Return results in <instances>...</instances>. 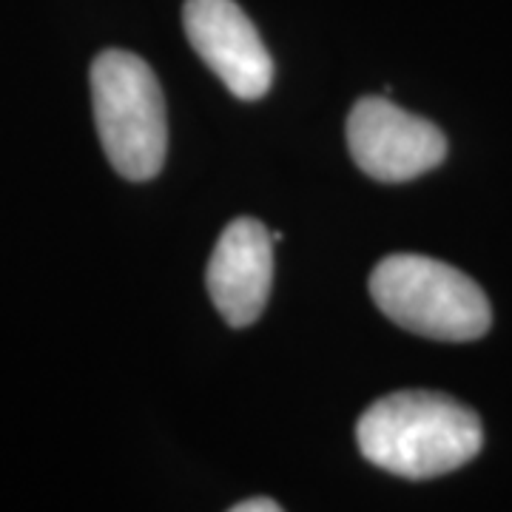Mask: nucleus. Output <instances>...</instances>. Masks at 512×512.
<instances>
[{
	"instance_id": "obj_1",
	"label": "nucleus",
	"mask_w": 512,
	"mask_h": 512,
	"mask_svg": "<svg viewBox=\"0 0 512 512\" xmlns=\"http://www.w3.org/2000/svg\"><path fill=\"white\" fill-rule=\"evenodd\" d=\"M362 456L413 481L444 476L473 461L484 427L467 404L430 390H399L370 404L356 424Z\"/></svg>"
},
{
	"instance_id": "obj_2",
	"label": "nucleus",
	"mask_w": 512,
	"mask_h": 512,
	"mask_svg": "<svg viewBox=\"0 0 512 512\" xmlns=\"http://www.w3.org/2000/svg\"><path fill=\"white\" fill-rule=\"evenodd\" d=\"M370 293L387 319L427 339L473 342L493 325L487 293L433 256H384L370 274Z\"/></svg>"
},
{
	"instance_id": "obj_6",
	"label": "nucleus",
	"mask_w": 512,
	"mask_h": 512,
	"mask_svg": "<svg viewBox=\"0 0 512 512\" xmlns=\"http://www.w3.org/2000/svg\"><path fill=\"white\" fill-rule=\"evenodd\" d=\"M274 282V237L259 220L239 217L208 259V293L231 328H245L265 311Z\"/></svg>"
},
{
	"instance_id": "obj_5",
	"label": "nucleus",
	"mask_w": 512,
	"mask_h": 512,
	"mask_svg": "<svg viewBox=\"0 0 512 512\" xmlns=\"http://www.w3.org/2000/svg\"><path fill=\"white\" fill-rule=\"evenodd\" d=\"M185 35L205 66L239 100H259L274 83V60L237 0H185Z\"/></svg>"
},
{
	"instance_id": "obj_7",
	"label": "nucleus",
	"mask_w": 512,
	"mask_h": 512,
	"mask_svg": "<svg viewBox=\"0 0 512 512\" xmlns=\"http://www.w3.org/2000/svg\"><path fill=\"white\" fill-rule=\"evenodd\" d=\"M228 512H282V507L276 501H271V498H248V501L231 507Z\"/></svg>"
},
{
	"instance_id": "obj_4",
	"label": "nucleus",
	"mask_w": 512,
	"mask_h": 512,
	"mask_svg": "<svg viewBox=\"0 0 512 512\" xmlns=\"http://www.w3.org/2000/svg\"><path fill=\"white\" fill-rule=\"evenodd\" d=\"M348 148L356 165L379 183H407L447 157V137L387 97H362L348 117Z\"/></svg>"
},
{
	"instance_id": "obj_3",
	"label": "nucleus",
	"mask_w": 512,
	"mask_h": 512,
	"mask_svg": "<svg viewBox=\"0 0 512 512\" xmlns=\"http://www.w3.org/2000/svg\"><path fill=\"white\" fill-rule=\"evenodd\" d=\"M94 123L111 168L143 183L160 174L168 151L165 97L143 57L109 49L92 63Z\"/></svg>"
}]
</instances>
